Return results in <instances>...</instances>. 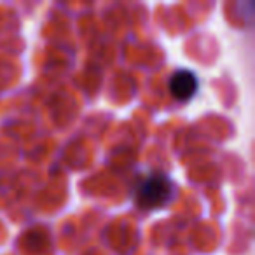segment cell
Instances as JSON below:
<instances>
[{
  "mask_svg": "<svg viewBox=\"0 0 255 255\" xmlns=\"http://www.w3.org/2000/svg\"><path fill=\"white\" fill-rule=\"evenodd\" d=\"M198 89V79L191 70H178L170 79V91L177 100H189Z\"/></svg>",
  "mask_w": 255,
  "mask_h": 255,
  "instance_id": "cell-2",
  "label": "cell"
},
{
  "mask_svg": "<svg viewBox=\"0 0 255 255\" xmlns=\"http://www.w3.org/2000/svg\"><path fill=\"white\" fill-rule=\"evenodd\" d=\"M171 198V182L163 175L147 177L136 191V201L143 208H159Z\"/></svg>",
  "mask_w": 255,
  "mask_h": 255,
  "instance_id": "cell-1",
  "label": "cell"
}]
</instances>
